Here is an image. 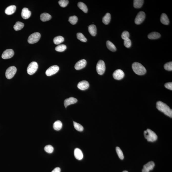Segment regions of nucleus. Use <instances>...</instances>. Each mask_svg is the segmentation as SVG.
I'll list each match as a JSON object with an SVG mask.
<instances>
[{
    "mask_svg": "<svg viewBox=\"0 0 172 172\" xmlns=\"http://www.w3.org/2000/svg\"><path fill=\"white\" fill-rule=\"evenodd\" d=\"M156 108L159 110L164 113L165 115L172 117V110L169 106L163 102L159 101L156 103Z\"/></svg>",
    "mask_w": 172,
    "mask_h": 172,
    "instance_id": "f257e3e1",
    "label": "nucleus"
},
{
    "mask_svg": "<svg viewBox=\"0 0 172 172\" xmlns=\"http://www.w3.org/2000/svg\"><path fill=\"white\" fill-rule=\"evenodd\" d=\"M132 67L133 71L138 75H144L146 73L145 68L140 63L135 62L133 64Z\"/></svg>",
    "mask_w": 172,
    "mask_h": 172,
    "instance_id": "f03ea898",
    "label": "nucleus"
},
{
    "mask_svg": "<svg viewBox=\"0 0 172 172\" xmlns=\"http://www.w3.org/2000/svg\"><path fill=\"white\" fill-rule=\"evenodd\" d=\"M144 135L145 138L149 142H155L157 140L158 138L156 133L150 129H147L145 131Z\"/></svg>",
    "mask_w": 172,
    "mask_h": 172,
    "instance_id": "7ed1b4c3",
    "label": "nucleus"
},
{
    "mask_svg": "<svg viewBox=\"0 0 172 172\" xmlns=\"http://www.w3.org/2000/svg\"><path fill=\"white\" fill-rule=\"evenodd\" d=\"M96 69L97 72L99 75H102L104 74L106 70V66L105 62L102 60H100L97 64Z\"/></svg>",
    "mask_w": 172,
    "mask_h": 172,
    "instance_id": "20e7f679",
    "label": "nucleus"
},
{
    "mask_svg": "<svg viewBox=\"0 0 172 172\" xmlns=\"http://www.w3.org/2000/svg\"><path fill=\"white\" fill-rule=\"evenodd\" d=\"M41 34L38 32H35L30 35L28 39V42L30 44H34L39 40Z\"/></svg>",
    "mask_w": 172,
    "mask_h": 172,
    "instance_id": "39448f33",
    "label": "nucleus"
},
{
    "mask_svg": "<svg viewBox=\"0 0 172 172\" xmlns=\"http://www.w3.org/2000/svg\"><path fill=\"white\" fill-rule=\"evenodd\" d=\"M38 68V64L37 62H33L30 63L27 68L28 74L30 75H33L37 71Z\"/></svg>",
    "mask_w": 172,
    "mask_h": 172,
    "instance_id": "423d86ee",
    "label": "nucleus"
},
{
    "mask_svg": "<svg viewBox=\"0 0 172 172\" xmlns=\"http://www.w3.org/2000/svg\"><path fill=\"white\" fill-rule=\"evenodd\" d=\"M17 69L15 67L12 66L9 67L5 72V76L8 79H11L13 78L16 74Z\"/></svg>",
    "mask_w": 172,
    "mask_h": 172,
    "instance_id": "0eeeda50",
    "label": "nucleus"
},
{
    "mask_svg": "<svg viewBox=\"0 0 172 172\" xmlns=\"http://www.w3.org/2000/svg\"><path fill=\"white\" fill-rule=\"evenodd\" d=\"M59 67L57 65H53L47 69L45 72V74L48 76H51L56 74L59 70Z\"/></svg>",
    "mask_w": 172,
    "mask_h": 172,
    "instance_id": "6e6552de",
    "label": "nucleus"
},
{
    "mask_svg": "<svg viewBox=\"0 0 172 172\" xmlns=\"http://www.w3.org/2000/svg\"><path fill=\"white\" fill-rule=\"evenodd\" d=\"M145 18V13L144 12H140L137 14L135 18V23L137 25L140 24L144 21Z\"/></svg>",
    "mask_w": 172,
    "mask_h": 172,
    "instance_id": "1a4fd4ad",
    "label": "nucleus"
},
{
    "mask_svg": "<svg viewBox=\"0 0 172 172\" xmlns=\"http://www.w3.org/2000/svg\"><path fill=\"white\" fill-rule=\"evenodd\" d=\"M125 74L123 71L121 69L115 70L113 74V76L114 79L117 80H120L124 78Z\"/></svg>",
    "mask_w": 172,
    "mask_h": 172,
    "instance_id": "9d476101",
    "label": "nucleus"
},
{
    "mask_svg": "<svg viewBox=\"0 0 172 172\" xmlns=\"http://www.w3.org/2000/svg\"><path fill=\"white\" fill-rule=\"evenodd\" d=\"M14 52L13 49H6L3 52L2 55V57L3 59H8L13 57L14 56Z\"/></svg>",
    "mask_w": 172,
    "mask_h": 172,
    "instance_id": "9b49d317",
    "label": "nucleus"
},
{
    "mask_svg": "<svg viewBox=\"0 0 172 172\" xmlns=\"http://www.w3.org/2000/svg\"><path fill=\"white\" fill-rule=\"evenodd\" d=\"M155 166V163L151 161L145 164L143 166L142 170V172H149V171L152 170Z\"/></svg>",
    "mask_w": 172,
    "mask_h": 172,
    "instance_id": "f8f14e48",
    "label": "nucleus"
},
{
    "mask_svg": "<svg viewBox=\"0 0 172 172\" xmlns=\"http://www.w3.org/2000/svg\"><path fill=\"white\" fill-rule=\"evenodd\" d=\"M31 12L26 8H24L22 10L21 16L24 19H27L29 18L31 15Z\"/></svg>",
    "mask_w": 172,
    "mask_h": 172,
    "instance_id": "ddd939ff",
    "label": "nucleus"
},
{
    "mask_svg": "<svg viewBox=\"0 0 172 172\" xmlns=\"http://www.w3.org/2000/svg\"><path fill=\"white\" fill-rule=\"evenodd\" d=\"M87 62L85 59H82L79 61L75 64V67L76 70H80L84 68L86 65Z\"/></svg>",
    "mask_w": 172,
    "mask_h": 172,
    "instance_id": "4468645a",
    "label": "nucleus"
},
{
    "mask_svg": "<svg viewBox=\"0 0 172 172\" xmlns=\"http://www.w3.org/2000/svg\"><path fill=\"white\" fill-rule=\"evenodd\" d=\"M77 100L76 98L73 97H70L66 99L64 101V105L65 108L67 106L72 104H74L77 102Z\"/></svg>",
    "mask_w": 172,
    "mask_h": 172,
    "instance_id": "2eb2a0df",
    "label": "nucleus"
},
{
    "mask_svg": "<svg viewBox=\"0 0 172 172\" xmlns=\"http://www.w3.org/2000/svg\"><path fill=\"white\" fill-rule=\"evenodd\" d=\"M89 86V83L86 81H82L79 83L77 87L82 90H85L87 89Z\"/></svg>",
    "mask_w": 172,
    "mask_h": 172,
    "instance_id": "dca6fc26",
    "label": "nucleus"
},
{
    "mask_svg": "<svg viewBox=\"0 0 172 172\" xmlns=\"http://www.w3.org/2000/svg\"><path fill=\"white\" fill-rule=\"evenodd\" d=\"M74 154L75 158L78 160H81L83 158V154L82 152L79 148H76L75 149Z\"/></svg>",
    "mask_w": 172,
    "mask_h": 172,
    "instance_id": "f3484780",
    "label": "nucleus"
},
{
    "mask_svg": "<svg viewBox=\"0 0 172 172\" xmlns=\"http://www.w3.org/2000/svg\"><path fill=\"white\" fill-rule=\"evenodd\" d=\"M16 9V6L15 5H10L5 10V13L7 15H12L15 13Z\"/></svg>",
    "mask_w": 172,
    "mask_h": 172,
    "instance_id": "a211bd4d",
    "label": "nucleus"
},
{
    "mask_svg": "<svg viewBox=\"0 0 172 172\" xmlns=\"http://www.w3.org/2000/svg\"><path fill=\"white\" fill-rule=\"evenodd\" d=\"M51 18V16L48 13H43L40 15V19L43 22H46L49 21Z\"/></svg>",
    "mask_w": 172,
    "mask_h": 172,
    "instance_id": "6ab92c4d",
    "label": "nucleus"
},
{
    "mask_svg": "<svg viewBox=\"0 0 172 172\" xmlns=\"http://www.w3.org/2000/svg\"><path fill=\"white\" fill-rule=\"evenodd\" d=\"M88 31L92 36H95L97 33L96 27L94 24L90 25L88 27Z\"/></svg>",
    "mask_w": 172,
    "mask_h": 172,
    "instance_id": "aec40b11",
    "label": "nucleus"
},
{
    "mask_svg": "<svg viewBox=\"0 0 172 172\" xmlns=\"http://www.w3.org/2000/svg\"><path fill=\"white\" fill-rule=\"evenodd\" d=\"M160 21L162 23L165 25H167L169 24V21L166 14L163 13L161 17Z\"/></svg>",
    "mask_w": 172,
    "mask_h": 172,
    "instance_id": "412c9836",
    "label": "nucleus"
},
{
    "mask_svg": "<svg viewBox=\"0 0 172 172\" xmlns=\"http://www.w3.org/2000/svg\"><path fill=\"white\" fill-rule=\"evenodd\" d=\"M161 34L157 32H153L148 35V38L150 39H156L160 37Z\"/></svg>",
    "mask_w": 172,
    "mask_h": 172,
    "instance_id": "4be33fe9",
    "label": "nucleus"
},
{
    "mask_svg": "<svg viewBox=\"0 0 172 172\" xmlns=\"http://www.w3.org/2000/svg\"><path fill=\"white\" fill-rule=\"evenodd\" d=\"M62 123L61 121L58 120L56 121L53 124V128L55 130L59 131L62 128Z\"/></svg>",
    "mask_w": 172,
    "mask_h": 172,
    "instance_id": "5701e85b",
    "label": "nucleus"
},
{
    "mask_svg": "<svg viewBox=\"0 0 172 172\" xmlns=\"http://www.w3.org/2000/svg\"><path fill=\"white\" fill-rule=\"evenodd\" d=\"M106 44L107 48L110 50L112 52H115L116 50V47L110 41H107L106 42Z\"/></svg>",
    "mask_w": 172,
    "mask_h": 172,
    "instance_id": "b1692460",
    "label": "nucleus"
},
{
    "mask_svg": "<svg viewBox=\"0 0 172 172\" xmlns=\"http://www.w3.org/2000/svg\"><path fill=\"white\" fill-rule=\"evenodd\" d=\"M24 26V23L22 22H17L14 25V28L15 31H18L22 29Z\"/></svg>",
    "mask_w": 172,
    "mask_h": 172,
    "instance_id": "393cba45",
    "label": "nucleus"
},
{
    "mask_svg": "<svg viewBox=\"0 0 172 172\" xmlns=\"http://www.w3.org/2000/svg\"><path fill=\"white\" fill-rule=\"evenodd\" d=\"M111 19V14L109 13H107L105 16L103 17L102 21L103 23L107 25L110 22Z\"/></svg>",
    "mask_w": 172,
    "mask_h": 172,
    "instance_id": "a878e982",
    "label": "nucleus"
},
{
    "mask_svg": "<svg viewBox=\"0 0 172 172\" xmlns=\"http://www.w3.org/2000/svg\"><path fill=\"white\" fill-rule=\"evenodd\" d=\"M143 0H135L134 1V6L135 8H139L142 7L144 3Z\"/></svg>",
    "mask_w": 172,
    "mask_h": 172,
    "instance_id": "bb28decb",
    "label": "nucleus"
},
{
    "mask_svg": "<svg viewBox=\"0 0 172 172\" xmlns=\"http://www.w3.org/2000/svg\"><path fill=\"white\" fill-rule=\"evenodd\" d=\"M54 44L56 45H58L64 41V38L63 36H59L55 37L54 39Z\"/></svg>",
    "mask_w": 172,
    "mask_h": 172,
    "instance_id": "cd10ccee",
    "label": "nucleus"
},
{
    "mask_svg": "<svg viewBox=\"0 0 172 172\" xmlns=\"http://www.w3.org/2000/svg\"><path fill=\"white\" fill-rule=\"evenodd\" d=\"M78 6L84 13H87L88 9L87 6L84 3L82 2H79L78 4Z\"/></svg>",
    "mask_w": 172,
    "mask_h": 172,
    "instance_id": "c85d7f7f",
    "label": "nucleus"
},
{
    "mask_svg": "<svg viewBox=\"0 0 172 172\" xmlns=\"http://www.w3.org/2000/svg\"><path fill=\"white\" fill-rule=\"evenodd\" d=\"M73 124H74V127L77 131L79 132H82L84 130V127L80 124L74 121L73 122Z\"/></svg>",
    "mask_w": 172,
    "mask_h": 172,
    "instance_id": "c756f323",
    "label": "nucleus"
},
{
    "mask_svg": "<svg viewBox=\"0 0 172 172\" xmlns=\"http://www.w3.org/2000/svg\"><path fill=\"white\" fill-rule=\"evenodd\" d=\"M66 46L64 44H61L56 46L55 48V50L59 52L64 51L66 49Z\"/></svg>",
    "mask_w": 172,
    "mask_h": 172,
    "instance_id": "7c9ffc66",
    "label": "nucleus"
},
{
    "mask_svg": "<svg viewBox=\"0 0 172 172\" xmlns=\"http://www.w3.org/2000/svg\"><path fill=\"white\" fill-rule=\"evenodd\" d=\"M44 150L48 153H52L54 151V147L50 145H46L44 147Z\"/></svg>",
    "mask_w": 172,
    "mask_h": 172,
    "instance_id": "2f4dec72",
    "label": "nucleus"
},
{
    "mask_svg": "<svg viewBox=\"0 0 172 172\" xmlns=\"http://www.w3.org/2000/svg\"><path fill=\"white\" fill-rule=\"evenodd\" d=\"M78 21V18L76 16L70 17L69 18V21L72 25H75Z\"/></svg>",
    "mask_w": 172,
    "mask_h": 172,
    "instance_id": "473e14b6",
    "label": "nucleus"
},
{
    "mask_svg": "<svg viewBox=\"0 0 172 172\" xmlns=\"http://www.w3.org/2000/svg\"><path fill=\"white\" fill-rule=\"evenodd\" d=\"M116 153H117V155H118V156L120 159L121 160L123 159L124 158V155L123 154V152H122L120 147H116Z\"/></svg>",
    "mask_w": 172,
    "mask_h": 172,
    "instance_id": "72a5a7b5",
    "label": "nucleus"
},
{
    "mask_svg": "<svg viewBox=\"0 0 172 172\" xmlns=\"http://www.w3.org/2000/svg\"><path fill=\"white\" fill-rule=\"evenodd\" d=\"M77 37L78 40L82 42H86L87 41V39L82 33H77Z\"/></svg>",
    "mask_w": 172,
    "mask_h": 172,
    "instance_id": "f704fd0d",
    "label": "nucleus"
},
{
    "mask_svg": "<svg viewBox=\"0 0 172 172\" xmlns=\"http://www.w3.org/2000/svg\"><path fill=\"white\" fill-rule=\"evenodd\" d=\"M164 68L167 71H172V62H168L165 64Z\"/></svg>",
    "mask_w": 172,
    "mask_h": 172,
    "instance_id": "c9c22d12",
    "label": "nucleus"
},
{
    "mask_svg": "<svg viewBox=\"0 0 172 172\" xmlns=\"http://www.w3.org/2000/svg\"><path fill=\"white\" fill-rule=\"evenodd\" d=\"M68 3L69 1L66 0H62L58 2L59 5L62 7H66L68 5Z\"/></svg>",
    "mask_w": 172,
    "mask_h": 172,
    "instance_id": "e433bc0d",
    "label": "nucleus"
},
{
    "mask_svg": "<svg viewBox=\"0 0 172 172\" xmlns=\"http://www.w3.org/2000/svg\"><path fill=\"white\" fill-rule=\"evenodd\" d=\"M129 33L127 31H124L122 33L121 35L122 38L124 40L129 38Z\"/></svg>",
    "mask_w": 172,
    "mask_h": 172,
    "instance_id": "4c0bfd02",
    "label": "nucleus"
},
{
    "mask_svg": "<svg viewBox=\"0 0 172 172\" xmlns=\"http://www.w3.org/2000/svg\"><path fill=\"white\" fill-rule=\"evenodd\" d=\"M124 45L126 48H129L130 47L131 45V41L129 38L124 40Z\"/></svg>",
    "mask_w": 172,
    "mask_h": 172,
    "instance_id": "58836bf2",
    "label": "nucleus"
},
{
    "mask_svg": "<svg viewBox=\"0 0 172 172\" xmlns=\"http://www.w3.org/2000/svg\"><path fill=\"white\" fill-rule=\"evenodd\" d=\"M165 87L168 89L172 90V83L170 82L166 83L165 84Z\"/></svg>",
    "mask_w": 172,
    "mask_h": 172,
    "instance_id": "ea45409f",
    "label": "nucleus"
},
{
    "mask_svg": "<svg viewBox=\"0 0 172 172\" xmlns=\"http://www.w3.org/2000/svg\"><path fill=\"white\" fill-rule=\"evenodd\" d=\"M61 169L59 167H57L55 168L51 172H60Z\"/></svg>",
    "mask_w": 172,
    "mask_h": 172,
    "instance_id": "a19ab883",
    "label": "nucleus"
},
{
    "mask_svg": "<svg viewBox=\"0 0 172 172\" xmlns=\"http://www.w3.org/2000/svg\"><path fill=\"white\" fill-rule=\"evenodd\" d=\"M122 172H128V171H124Z\"/></svg>",
    "mask_w": 172,
    "mask_h": 172,
    "instance_id": "79ce46f5",
    "label": "nucleus"
}]
</instances>
